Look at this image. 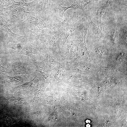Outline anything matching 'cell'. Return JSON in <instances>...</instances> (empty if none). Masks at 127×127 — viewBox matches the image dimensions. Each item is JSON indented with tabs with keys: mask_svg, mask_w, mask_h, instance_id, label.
<instances>
[{
	"mask_svg": "<svg viewBox=\"0 0 127 127\" xmlns=\"http://www.w3.org/2000/svg\"><path fill=\"white\" fill-rule=\"evenodd\" d=\"M111 3V1L110 0L103 1L97 8L96 15L98 23L100 24L101 23L102 16L107 9Z\"/></svg>",
	"mask_w": 127,
	"mask_h": 127,
	"instance_id": "obj_9",
	"label": "cell"
},
{
	"mask_svg": "<svg viewBox=\"0 0 127 127\" xmlns=\"http://www.w3.org/2000/svg\"><path fill=\"white\" fill-rule=\"evenodd\" d=\"M13 70L16 73H28L30 72L31 69L26 66L21 64H14L13 66Z\"/></svg>",
	"mask_w": 127,
	"mask_h": 127,
	"instance_id": "obj_10",
	"label": "cell"
},
{
	"mask_svg": "<svg viewBox=\"0 0 127 127\" xmlns=\"http://www.w3.org/2000/svg\"><path fill=\"white\" fill-rule=\"evenodd\" d=\"M8 67V66H1L0 64V72H6L5 70Z\"/></svg>",
	"mask_w": 127,
	"mask_h": 127,
	"instance_id": "obj_17",
	"label": "cell"
},
{
	"mask_svg": "<svg viewBox=\"0 0 127 127\" xmlns=\"http://www.w3.org/2000/svg\"><path fill=\"white\" fill-rule=\"evenodd\" d=\"M4 5L2 3V1L0 0V12L3 10Z\"/></svg>",
	"mask_w": 127,
	"mask_h": 127,
	"instance_id": "obj_18",
	"label": "cell"
},
{
	"mask_svg": "<svg viewBox=\"0 0 127 127\" xmlns=\"http://www.w3.org/2000/svg\"><path fill=\"white\" fill-rule=\"evenodd\" d=\"M11 25L5 21L0 15V29L4 31L14 38L19 41L25 37L18 35L12 32L9 28Z\"/></svg>",
	"mask_w": 127,
	"mask_h": 127,
	"instance_id": "obj_7",
	"label": "cell"
},
{
	"mask_svg": "<svg viewBox=\"0 0 127 127\" xmlns=\"http://www.w3.org/2000/svg\"><path fill=\"white\" fill-rule=\"evenodd\" d=\"M86 123H90V121L89 120H87L86 121Z\"/></svg>",
	"mask_w": 127,
	"mask_h": 127,
	"instance_id": "obj_19",
	"label": "cell"
},
{
	"mask_svg": "<svg viewBox=\"0 0 127 127\" xmlns=\"http://www.w3.org/2000/svg\"><path fill=\"white\" fill-rule=\"evenodd\" d=\"M6 81L10 83H16L21 81L23 78L24 76L21 75L15 77H11L7 76Z\"/></svg>",
	"mask_w": 127,
	"mask_h": 127,
	"instance_id": "obj_13",
	"label": "cell"
},
{
	"mask_svg": "<svg viewBox=\"0 0 127 127\" xmlns=\"http://www.w3.org/2000/svg\"><path fill=\"white\" fill-rule=\"evenodd\" d=\"M9 100L12 103L17 104L21 103L23 101H24V100L20 98H11Z\"/></svg>",
	"mask_w": 127,
	"mask_h": 127,
	"instance_id": "obj_14",
	"label": "cell"
},
{
	"mask_svg": "<svg viewBox=\"0 0 127 127\" xmlns=\"http://www.w3.org/2000/svg\"><path fill=\"white\" fill-rule=\"evenodd\" d=\"M48 12L36 8L26 13L23 20L24 23H29L37 26L39 28V30L45 28L51 29L53 27V22L52 19L46 15Z\"/></svg>",
	"mask_w": 127,
	"mask_h": 127,
	"instance_id": "obj_2",
	"label": "cell"
},
{
	"mask_svg": "<svg viewBox=\"0 0 127 127\" xmlns=\"http://www.w3.org/2000/svg\"><path fill=\"white\" fill-rule=\"evenodd\" d=\"M25 37L20 40V42L17 44H12L10 42L8 43L6 47L14 50L18 53L24 47L23 40Z\"/></svg>",
	"mask_w": 127,
	"mask_h": 127,
	"instance_id": "obj_11",
	"label": "cell"
},
{
	"mask_svg": "<svg viewBox=\"0 0 127 127\" xmlns=\"http://www.w3.org/2000/svg\"><path fill=\"white\" fill-rule=\"evenodd\" d=\"M52 36L51 30L36 31L32 28L27 36L30 41L38 48L45 49L48 46L49 39Z\"/></svg>",
	"mask_w": 127,
	"mask_h": 127,
	"instance_id": "obj_3",
	"label": "cell"
},
{
	"mask_svg": "<svg viewBox=\"0 0 127 127\" xmlns=\"http://www.w3.org/2000/svg\"><path fill=\"white\" fill-rule=\"evenodd\" d=\"M4 6L7 7L8 6L10 3L13 0H2Z\"/></svg>",
	"mask_w": 127,
	"mask_h": 127,
	"instance_id": "obj_16",
	"label": "cell"
},
{
	"mask_svg": "<svg viewBox=\"0 0 127 127\" xmlns=\"http://www.w3.org/2000/svg\"><path fill=\"white\" fill-rule=\"evenodd\" d=\"M36 82V80L35 78L30 81L19 85L15 88L23 90H30L34 88Z\"/></svg>",
	"mask_w": 127,
	"mask_h": 127,
	"instance_id": "obj_12",
	"label": "cell"
},
{
	"mask_svg": "<svg viewBox=\"0 0 127 127\" xmlns=\"http://www.w3.org/2000/svg\"><path fill=\"white\" fill-rule=\"evenodd\" d=\"M13 1L12 5L3 8V10L0 12V15L8 23L18 26L24 24L23 19L28 11L19 2Z\"/></svg>",
	"mask_w": 127,
	"mask_h": 127,
	"instance_id": "obj_1",
	"label": "cell"
},
{
	"mask_svg": "<svg viewBox=\"0 0 127 127\" xmlns=\"http://www.w3.org/2000/svg\"><path fill=\"white\" fill-rule=\"evenodd\" d=\"M69 2H70L72 0H67Z\"/></svg>",
	"mask_w": 127,
	"mask_h": 127,
	"instance_id": "obj_21",
	"label": "cell"
},
{
	"mask_svg": "<svg viewBox=\"0 0 127 127\" xmlns=\"http://www.w3.org/2000/svg\"><path fill=\"white\" fill-rule=\"evenodd\" d=\"M44 4V6L42 9L46 11H48L49 10L48 6L49 0H42Z\"/></svg>",
	"mask_w": 127,
	"mask_h": 127,
	"instance_id": "obj_15",
	"label": "cell"
},
{
	"mask_svg": "<svg viewBox=\"0 0 127 127\" xmlns=\"http://www.w3.org/2000/svg\"><path fill=\"white\" fill-rule=\"evenodd\" d=\"M27 36L24 37L23 40L24 47L18 53L20 54L30 56L38 52V47L36 45L31 43L26 39Z\"/></svg>",
	"mask_w": 127,
	"mask_h": 127,
	"instance_id": "obj_5",
	"label": "cell"
},
{
	"mask_svg": "<svg viewBox=\"0 0 127 127\" xmlns=\"http://www.w3.org/2000/svg\"><path fill=\"white\" fill-rule=\"evenodd\" d=\"M65 22V20L62 22L60 20L59 23H55V26L51 29L52 35L54 36L49 42L48 44L50 45L56 47L60 44L61 39L65 32L64 28L61 26Z\"/></svg>",
	"mask_w": 127,
	"mask_h": 127,
	"instance_id": "obj_4",
	"label": "cell"
},
{
	"mask_svg": "<svg viewBox=\"0 0 127 127\" xmlns=\"http://www.w3.org/2000/svg\"><path fill=\"white\" fill-rule=\"evenodd\" d=\"M90 125L89 124H87L86 125V126L87 127H90Z\"/></svg>",
	"mask_w": 127,
	"mask_h": 127,
	"instance_id": "obj_20",
	"label": "cell"
},
{
	"mask_svg": "<svg viewBox=\"0 0 127 127\" xmlns=\"http://www.w3.org/2000/svg\"><path fill=\"white\" fill-rule=\"evenodd\" d=\"M71 20V19L69 20L67 23H64L62 25L63 27L65 28L67 30L66 35L64 38L62 42L63 46L68 37L77 29L81 22V19L80 20L78 18L73 22H72Z\"/></svg>",
	"mask_w": 127,
	"mask_h": 127,
	"instance_id": "obj_6",
	"label": "cell"
},
{
	"mask_svg": "<svg viewBox=\"0 0 127 127\" xmlns=\"http://www.w3.org/2000/svg\"><path fill=\"white\" fill-rule=\"evenodd\" d=\"M93 0H75L74 3L71 6L67 7H63L62 10L65 12L67 9L70 8H73L77 9L79 8L82 10L83 12L85 11V6L89 4H91L93 2Z\"/></svg>",
	"mask_w": 127,
	"mask_h": 127,
	"instance_id": "obj_8",
	"label": "cell"
}]
</instances>
